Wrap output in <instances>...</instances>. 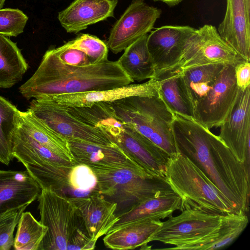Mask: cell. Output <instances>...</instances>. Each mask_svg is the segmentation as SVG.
<instances>
[{
	"label": "cell",
	"instance_id": "obj_1",
	"mask_svg": "<svg viewBox=\"0 0 250 250\" xmlns=\"http://www.w3.org/2000/svg\"><path fill=\"white\" fill-rule=\"evenodd\" d=\"M176 147L204 174L236 213L249 210L250 170L218 136L194 120L175 114Z\"/></svg>",
	"mask_w": 250,
	"mask_h": 250
},
{
	"label": "cell",
	"instance_id": "obj_2",
	"mask_svg": "<svg viewBox=\"0 0 250 250\" xmlns=\"http://www.w3.org/2000/svg\"><path fill=\"white\" fill-rule=\"evenodd\" d=\"M133 83L117 61L108 60L88 66L62 62L53 48L45 53L34 74L19 88L27 100L65 94L106 90Z\"/></svg>",
	"mask_w": 250,
	"mask_h": 250
},
{
	"label": "cell",
	"instance_id": "obj_3",
	"mask_svg": "<svg viewBox=\"0 0 250 250\" xmlns=\"http://www.w3.org/2000/svg\"><path fill=\"white\" fill-rule=\"evenodd\" d=\"M70 113L82 122L100 130L146 172L165 177L170 156L119 118L109 102L74 107Z\"/></svg>",
	"mask_w": 250,
	"mask_h": 250
},
{
	"label": "cell",
	"instance_id": "obj_4",
	"mask_svg": "<svg viewBox=\"0 0 250 250\" xmlns=\"http://www.w3.org/2000/svg\"><path fill=\"white\" fill-rule=\"evenodd\" d=\"M89 167L96 176L99 193L116 203L118 216L147 199L174 192L165 177L153 175L143 169Z\"/></svg>",
	"mask_w": 250,
	"mask_h": 250
},
{
	"label": "cell",
	"instance_id": "obj_5",
	"mask_svg": "<svg viewBox=\"0 0 250 250\" xmlns=\"http://www.w3.org/2000/svg\"><path fill=\"white\" fill-rule=\"evenodd\" d=\"M165 177L181 198V211L193 209L221 215L235 213L201 170L178 149L169 159Z\"/></svg>",
	"mask_w": 250,
	"mask_h": 250
},
{
	"label": "cell",
	"instance_id": "obj_6",
	"mask_svg": "<svg viewBox=\"0 0 250 250\" xmlns=\"http://www.w3.org/2000/svg\"><path fill=\"white\" fill-rule=\"evenodd\" d=\"M109 103L119 118L170 157L177 153L172 129L175 114L159 94L131 96Z\"/></svg>",
	"mask_w": 250,
	"mask_h": 250
},
{
	"label": "cell",
	"instance_id": "obj_7",
	"mask_svg": "<svg viewBox=\"0 0 250 250\" xmlns=\"http://www.w3.org/2000/svg\"><path fill=\"white\" fill-rule=\"evenodd\" d=\"M223 215L189 209L171 215L149 239L175 246L165 249L199 250L218 236Z\"/></svg>",
	"mask_w": 250,
	"mask_h": 250
},
{
	"label": "cell",
	"instance_id": "obj_8",
	"mask_svg": "<svg viewBox=\"0 0 250 250\" xmlns=\"http://www.w3.org/2000/svg\"><path fill=\"white\" fill-rule=\"evenodd\" d=\"M40 222L47 228L39 250H66L69 239L83 219L75 204L50 189H41L38 197Z\"/></svg>",
	"mask_w": 250,
	"mask_h": 250
},
{
	"label": "cell",
	"instance_id": "obj_9",
	"mask_svg": "<svg viewBox=\"0 0 250 250\" xmlns=\"http://www.w3.org/2000/svg\"><path fill=\"white\" fill-rule=\"evenodd\" d=\"M22 165L41 189H51L69 199L99 193L96 176L86 165L66 166L46 161Z\"/></svg>",
	"mask_w": 250,
	"mask_h": 250
},
{
	"label": "cell",
	"instance_id": "obj_10",
	"mask_svg": "<svg viewBox=\"0 0 250 250\" xmlns=\"http://www.w3.org/2000/svg\"><path fill=\"white\" fill-rule=\"evenodd\" d=\"M243 61L246 60L223 40L215 26L205 24L196 29L188 39L177 62L158 75L165 72L181 73L193 67L210 64L235 66Z\"/></svg>",
	"mask_w": 250,
	"mask_h": 250
},
{
	"label": "cell",
	"instance_id": "obj_11",
	"mask_svg": "<svg viewBox=\"0 0 250 250\" xmlns=\"http://www.w3.org/2000/svg\"><path fill=\"white\" fill-rule=\"evenodd\" d=\"M239 92L234 65L224 64L211 89L195 107L194 120L208 129L220 126L232 110Z\"/></svg>",
	"mask_w": 250,
	"mask_h": 250
},
{
	"label": "cell",
	"instance_id": "obj_12",
	"mask_svg": "<svg viewBox=\"0 0 250 250\" xmlns=\"http://www.w3.org/2000/svg\"><path fill=\"white\" fill-rule=\"evenodd\" d=\"M49 128L66 139L98 145L112 143L96 127L70 114L63 106L45 100L33 99L27 110Z\"/></svg>",
	"mask_w": 250,
	"mask_h": 250
},
{
	"label": "cell",
	"instance_id": "obj_13",
	"mask_svg": "<svg viewBox=\"0 0 250 250\" xmlns=\"http://www.w3.org/2000/svg\"><path fill=\"white\" fill-rule=\"evenodd\" d=\"M162 14V10L143 0H133L111 30L108 47L115 54L147 34Z\"/></svg>",
	"mask_w": 250,
	"mask_h": 250
},
{
	"label": "cell",
	"instance_id": "obj_14",
	"mask_svg": "<svg viewBox=\"0 0 250 250\" xmlns=\"http://www.w3.org/2000/svg\"><path fill=\"white\" fill-rule=\"evenodd\" d=\"M220 127V139L250 170V86L239 90L232 110Z\"/></svg>",
	"mask_w": 250,
	"mask_h": 250
},
{
	"label": "cell",
	"instance_id": "obj_15",
	"mask_svg": "<svg viewBox=\"0 0 250 250\" xmlns=\"http://www.w3.org/2000/svg\"><path fill=\"white\" fill-rule=\"evenodd\" d=\"M195 29L188 25H165L148 35L147 46L155 67L154 78L177 62Z\"/></svg>",
	"mask_w": 250,
	"mask_h": 250
},
{
	"label": "cell",
	"instance_id": "obj_16",
	"mask_svg": "<svg viewBox=\"0 0 250 250\" xmlns=\"http://www.w3.org/2000/svg\"><path fill=\"white\" fill-rule=\"evenodd\" d=\"M160 82L151 79L141 84H129L123 86L97 91L65 94L43 99L65 107H88L101 102H113L131 96L158 95Z\"/></svg>",
	"mask_w": 250,
	"mask_h": 250
},
{
	"label": "cell",
	"instance_id": "obj_17",
	"mask_svg": "<svg viewBox=\"0 0 250 250\" xmlns=\"http://www.w3.org/2000/svg\"><path fill=\"white\" fill-rule=\"evenodd\" d=\"M224 18L218 25L221 37L245 60L250 61V0H226Z\"/></svg>",
	"mask_w": 250,
	"mask_h": 250
},
{
	"label": "cell",
	"instance_id": "obj_18",
	"mask_svg": "<svg viewBox=\"0 0 250 250\" xmlns=\"http://www.w3.org/2000/svg\"><path fill=\"white\" fill-rule=\"evenodd\" d=\"M41 188L26 170H0V214L27 207L36 200Z\"/></svg>",
	"mask_w": 250,
	"mask_h": 250
},
{
	"label": "cell",
	"instance_id": "obj_19",
	"mask_svg": "<svg viewBox=\"0 0 250 250\" xmlns=\"http://www.w3.org/2000/svg\"><path fill=\"white\" fill-rule=\"evenodd\" d=\"M66 140L77 163L88 166L125 167L144 170L114 143L104 145L77 140Z\"/></svg>",
	"mask_w": 250,
	"mask_h": 250
},
{
	"label": "cell",
	"instance_id": "obj_20",
	"mask_svg": "<svg viewBox=\"0 0 250 250\" xmlns=\"http://www.w3.org/2000/svg\"><path fill=\"white\" fill-rule=\"evenodd\" d=\"M70 200L78 208L88 235L95 240L106 234L118 220L116 203L100 193Z\"/></svg>",
	"mask_w": 250,
	"mask_h": 250
},
{
	"label": "cell",
	"instance_id": "obj_21",
	"mask_svg": "<svg viewBox=\"0 0 250 250\" xmlns=\"http://www.w3.org/2000/svg\"><path fill=\"white\" fill-rule=\"evenodd\" d=\"M117 3L118 0H75L58 18L67 32L76 33L112 17Z\"/></svg>",
	"mask_w": 250,
	"mask_h": 250
},
{
	"label": "cell",
	"instance_id": "obj_22",
	"mask_svg": "<svg viewBox=\"0 0 250 250\" xmlns=\"http://www.w3.org/2000/svg\"><path fill=\"white\" fill-rule=\"evenodd\" d=\"M162 223L161 220L153 219L132 222L108 231L103 241L106 247L113 250H133L147 247L150 238Z\"/></svg>",
	"mask_w": 250,
	"mask_h": 250
},
{
	"label": "cell",
	"instance_id": "obj_23",
	"mask_svg": "<svg viewBox=\"0 0 250 250\" xmlns=\"http://www.w3.org/2000/svg\"><path fill=\"white\" fill-rule=\"evenodd\" d=\"M180 197L174 192L155 196L134 206L129 210L118 215V220L109 230L126 224L145 219H164L179 210Z\"/></svg>",
	"mask_w": 250,
	"mask_h": 250
},
{
	"label": "cell",
	"instance_id": "obj_24",
	"mask_svg": "<svg viewBox=\"0 0 250 250\" xmlns=\"http://www.w3.org/2000/svg\"><path fill=\"white\" fill-rule=\"evenodd\" d=\"M19 126L36 142L59 156L77 164L67 140L51 129L27 110L20 112Z\"/></svg>",
	"mask_w": 250,
	"mask_h": 250
},
{
	"label": "cell",
	"instance_id": "obj_25",
	"mask_svg": "<svg viewBox=\"0 0 250 250\" xmlns=\"http://www.w3.org/2000/svg\"><path fill=\"white\" fill-rule=\"evenodd\" d=\"M148 35L142 36L127 46L117 61L133 82L153 79L155 76L154 65L147 46Z\"/></svg>",
	"mask_w": 250,
	"mask_h": 250
},
{
	"label": "cell",
	"instance_id": "obj_26",
	"mask_svg": "<svg viewBox=\"0 0 250 250\" xmlns=\"http://www.w3.org/2000/svg\"><path fill=\"white\" fill-rule=\"evenodd\" d=\"M11 154L13 158L22 164H34L42 161L66 166L76 164L61 158L41 145L19 126L11 142Z\"/></svg>",
	"mask_w": 250,
	"mask_h": 250
},
{
	"label": "cell",
	"instance_id": "obj_27",
	"mask_svg": "<svg viewBox=\"0 0 250 250\" xmlns=\"http://www.w3.org/2000/svg\"><path fill=\"white\" fill-rule=\"evenodd\" d=\"M224 64L204 65L178 73L180 74L183 87L193 110L198 102L211 89Z\"/></svg>",
	"mask_w": 250,
	"mask_h": 250
},
{
	"label": "cell",
	"instance_id": "obj_28",
	"mask_svg": "<svg viewBox=\"0 0 250 250\" xmlns=\"http://www.w3.org/2000/svg\"><path fill=\"white\" fill-rule=\"evenodd\" d=\"M154 79L159 81L158 94L168 108L175 114L194 120L193 108L183 87L180 74L165 72Z\"/></svg>",
	"mask_w": 250,
	"mask_h": 250
},
{
	"label": "cell",
	"instance_id": "obj_29",
	"mask_svg": "<svg viewBox=\"0 0 250 250\" xmlns=\"http://www.w3.org/2000/svg\"><path fill=\"white\" fill-rule=\"evenodd\" d=\"M28 68L17 44L0 34V88H10L19 82Z\"/></svg>",
	"mask_w": 250,
	"mask_h": 250
},
{
	"label": "cell",
	"instance_id": "obj_30",
	"mask_svg": "<svg viewBox=\"0 0 250 250\" xmlns=\"http://www.w3.org/2000/svg\"><path fill=\"white\" fill-rule=\"evenodd\" d=\"M20 112L0 96V162L7 166L13 159L11 142L19 127Z\"/></svg>",
	"mask_w": 250,
	"mask_h": 250
},
{
	"label": "cell",
	"instance_id": "obj_31",
	"mask_svg": "<svg viewBox=\"0 0 250 250\" xmlns=\"http://www.w3.org/2000/svg\"><path fill=\"white\" fill-rule=\"evenodd\" d=\"M47 228L29 211L23 212L17 225L13 248L16 250H39Z\"/></svg>",
	"mask_w": 250,
	"mask_h": 250
},
{
	"label": "cell",
	"instance_id": "obj_32",
	"mask_svg": "<svg viewBox=\"0 0 250 250\" xmlns=\"http://www.w3.org/2000/svg\"><path fill=\"white\" fill-rule=\"evenodd\" d=\"M249 222L244 213H228L223 215L217 237L212 242L202 246L199 250L219 249L230 245L243 231Z\"/></svg>",
	"mask_w": 250,
	"mask_h": 250
},
{
	"label": "cell",
	"instance_id": "obj_33",
	"mask_svg": "<svg viewBox=\"0 0 250 250\" xmlns=\"http://www.w3.org/2000/svg\"><path fill=\"white\" fill-rule=\"evenodd\" d=\"M74 47L83 49L94 64L108 60V46L98 38L89 34H82L75 40L67 42Z\"/></svg>",
	"mask_w": 250,
	"mask_h": 250
},
{
	"label": "cell",
	"instance_id": "obj_34",
	"mask_svg": "<svg viewBox=\"0 0 250 250\" xmlns=\"http://www.w3.org/2000/svg\"><path fill=\"white\" fill-rule=\"evenodd\" d=\"M28 18L18 9H0V34L16 37L23 32Z\"/></svg>",
	"mask_w": 250,
	"mask_h": 250
},
{
	"label": "cell",
	"instance_id": "obj_35",
	"mask_svg": "<svg viewBox=\"0 0 250 250\" xmlns=\"http://www.w3.org/2000/svg\"><path fill=\"white\" fill-rule=\"evenodd\" d=\"M26 208L10 209L0 214V250H9L13 246L15 229Z\"/></svg>",
	"mask_w": 250,
	"mask_h": 250
},
{
	"label": "cell",
	"instance_id": "obj_36",
	"mask_svg": "<svg viewBox=\"0 0 250 250\" xmlns=\"http://www.w3.org/2000/svg\"><path fill=\"white\" fill-rule=\"evenodd\" d=\"M53 50L58 58L64 63L79 66L95 64L83 50L72 46L68 42Z\"/></svg>",
	"mask_w": 250,
	"mask_h": 250
},
{
	"label": "cell",
	"instance_id": "obj_37",
	"mask_svg": "<svg viewBox=\"0 0 250 250\" xmlns=\"http://www.w3.org/2000/svg\"><path fill=\"white\" fill-rule=\"evenodd\" d=\"M97 241L88 235L84 224L78 228L68 240L66 250H90L95 249Z\"/></svg>",
	"mask_w": 250,
	"mask_h": 250
},
{
	"label": "cell",
	"instance_id": "obj_38",
	"mask_svg": "<svg viewBox=\"0 0 250 250\" xmlns=\"http://www.w3.org/2000/svg\"><path fill=\"white\" fill-rule=\"evenodd\" d=\"M236 82L238 89L245 91L250 86V61H243L234 66Z\"/></svg>",
	"mask_w": 250,
	"mask_h": 250
},
{
	"label": "cell",
	"instance_id": "obj_39",
	"mask_svg": "<svg viewBox=\"0 0 250 250\" xmlns=\"http://www.w3.org/2000/svg\"><path fill=\"white\" fill-rule=\"evenodd\" d=\"M154 1H161L167 4L169 7L176 6L184 0H153Z\"/></svg>",
	"mask_w": 250,
	"mask_h": 250
},
{
	"label": "cell",
	"instance_id": "obj_40",
	"mask_svg": "<svg viewBox=\"0 0 250 250\" xmlns=\"http://www.w3.org/2000/svg\"><path fill=\"white\" fill-rule=\"evenodd\" d=\"M5 0H0V9L2 8Z\"/></svg>",
	"mask_w": 250,
	"mask_h": 250
}]
</instances>
